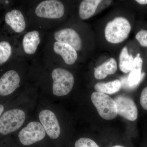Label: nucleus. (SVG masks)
Masks as SVG:
<instances>
[{"label":"nucleus","instance_id":"1","mask_svg":"<svg viewBox=\"0 0 147 147\" xmlns=\"http://www.w3.org/2000/svg\"><path fill=\"white\" fill-rule=\"evenodd\" d=\"M28 78L37 82L41 88L50 90L57 97L68 94L75 82L71 71L40 53L30 62Z\"/></svg>","mask_w":147,"mask_h":147},{"label":"nucleus","instance_id":"2","mask_svg":"<svg viewBox=\"0 0 147 147\" xmlns=\"http://www.w3.org/2000/svg\"><path fill=\"white\" fill-rule=\"evenodd\" d=\"M65 13V5L60 0L27 2L29 29L47 31L56 28Z\"/></svg>","mask_w":147,"mask_h":147},{"label":"nucleus","instance_id":"3","mask_svg":"<svg viewBox=\"0 0 147 147\" xmlns=\"http://www.w3.org/2000/svg\"><path fill=\"white\" fill-rule=\"evenodd\" d=\"M29 28L27 1H16L3 10L0 16L1 34L18 38Z\"/></svg>","mask_w":147,"mask_h":147},{"label":"nucleus","instance_id":"4","mask_svg":"<svg viewBox=\"0 0 147 147\" xmlns=\"http://www.w3.org/2000/svg\"><path fill=\"white\" fill-rule=\"evenodd\" d=\"M30 62L18 58L0 71V96L6 97L21 87L24 78H28Z\"/></svg>","mask_w":147,"mask_h":147},{"label":"nucleus","instance_id":"5","mask_svg":"<svg viewBox=\"0 0 147 147\" xmlns=\"http://www.w3.org/2000/svg\"><path fill=\"white\" fill-rule=\"evenodd\" d=\"M47 31L30 28L18 38L20 58L29 62L34 59L42 51Z\"/></svg>","mask_w":147,"mask_h":147},{"label":"nucleus","instance_id":"6","mask_svg":"<svg viewBox=\"0 0 147 147\" xmlns=\"http://www.w3.org/2000/svg\"><path fill=\"white\" fill-rule=\"evenodd\" d=\"M40 53L57 63L61 59L69 65L74 64L78 58V53L74 48L68 44L57 42L48 37L47 32L45 44Z\"/></svg>","mask_w":147,"mask_h":147},{"label":"nucleus","instance_id":"7","mask_svg":"<svg viewBox=\"0 0 147 147\" xmlns=\"http://www.w3.org/2000/svg\"><path fill=\"white\" fill-rule=\"evenodd\" d=\"M26 118L25 111L13 108L5 111L0 117V136L15 132L24 124Z\"/></svg>","mask_w":147,"mask_h":147},{"label":"nucleus","instance_id":"8","mask_svg":"<svg viewBox=\"0 0 147 147\" xmlns=\"http://www.w3.org/2000/svg\"><path fill=\"white\" fill-rule=\"evenodd\" d=\"M131 30V25L127 19L122 17H117L106 25L105 38L110 43H120L128 37Z\"/></svg>","mask_w":147,"mask_h":147},{"label":"nucleus","instance_id":"9","mask_svg":"<svg viewBox=\"0 0 147 147\" xmlns=\"http://www.w3.org/2000/svg\"><path fill=\"white\" fill-rule=\"evenodd\" d=\"M18 58L20 57L18 38L0 34V71Z\"/></svg>","mask_w":147,"mask_h":147},{"label":"nucleus","instance_id":"10","mask_svg":"<svg viewBox=\"0 0 147 147\" xmlns=\"http://www.w3.org/2000/svg\"><path fill=\"white\" fill-rule=\"evenodd\" d=\"M91 100L101 117L111 120L117 116V109L114 99L108 94L95 92L92 94Z\"/></svg>","mask_w":147,"mask_h":147},{"label":"nucleus","instance_id":"11","mask_svg":"<svg viewBox=\"0 0 147 147\" xmlns=\"http://www.w3.org/2000/svg\"><path fill=\"white\" fill-rule=\"evenodd\" d=\"M47 36L55 41L70 45L77 52L82 50V38L78 32L72 28L57 26L47 30Z\"/></svg>","mask_w":147,"mask_h":147},{"label":"nucleus","instance_id":"12","mask_svg":"<svg viewBox=\"0 0 147 147\" xmlns=\"http://www.w3.org/2000/svg\"><path fill=\"white\" fill-rule=\"evenodd\" d=\"M46 135L45 129L40 123L32 121L19 131L18 138L22 144L28 146L42 141Z\"/></svg>","mask_w":147,"mask_h":147},{"label":"nucleus","instance_id":"13","mask_svg":"<svg viewBox=\"0 0 147 147\" xmlns=\"http://www.w3.org/2000/svg\"><path fill=\"white\" fill-rule=\"evenodd\" d=\"M38 118L48 137L51 139H58L61 134V129L55 113L52 110L44 109L40 112Z\"/></svg>","mask_w":147,"mask_h":147},{"label":"nucleus","instance_id":"14","mask_svg":"<svg viewBox=\"0 0 147 147\" xmlns=\"http://www.w3.org/2000/svg\"><path fill=\"white\" fill-rule=\"evenodd\" d=\"M117 105V113L126 119L136 120L138 117V109L134 100L126 96H119L114 99Z\"/></svg>","mask_w":147,"mask_h":147},{"label":"nucleus","instance_id":"15","mask_svg":"<svg viewBox=\"0 0 147 147\" xmlns=\"http://www.w3.org/2000/svg\"><path fill=\"white\" fill-rule=\"evenodd\" d=\"M94 76L96 79H105L108 75L115 73L117 69V61L114 58H110L109 60L94 68Z\"/></svg>","mask_w":147,"mask_h":147},{"label":"nucleus","instance_id":"16","mask_svg":"<svg viewBox=\"0 0 147 147\" xmlns=\"http://www.w3.org/2000/svg\"><path fill=\"white\" fill-rule=\"evenodd\" d=\"M100 0H84L79 6V14L82 20H86L94 14Z\"/></svg>","mask_w":147,"mask_h":147},{"label":"nucleus","instance_id":"17","mask_svg":"<svg viewBox=\"0 0 147 147\" xmlns=\"http://www.w3.org/2000/svg\"><path fill=\"white\" fill-rule=\"evenodd\" d=\"M121 86V81L117 79L107 83H97L95 85L94 88L96 92L111 94L118 92Z\"/></svg>","mask_w":147,"mask_h":147},{"label":"nucleus","instance_id":"18","mask_svg":"<svg viewBox=\"0 0 147 147\" xmlns=\"http://www.w3.org/2000/svg\"><path fill=\"white\" fill-rule=\"evenodd\" d=\"M134 58L131 55H129L126 47H124L121 51L119 56V68L120 70L124 73H127L130 71Z\"/></svg>","mask_w":147,"mask_h":147},{"label":"nucleus","instance_id":"19","mask_svg":"<svg viewBox=\"0 0 147 147\" xmlns=\"http://www.w3.org/2000/svg\"><path fill=\"white\" fill-rule=\"evenodd\" d=\"M142 70L139 69H133L130 71L128 77L129 86L134 87L140 83L144 76V73H142Z\"/></svg>","mask_w":147,"mask_h":147},{"label":"nucleus","instance_id":"20","mask_svg":"<svg viewBox=\"0 0 147 147\" xmlns=\"http://www.w3.org/2000/svg\"><path fill=\"white\" fill-rule=\"evenodd\" d=\"M74 147H100L92 139L86 137L80 138L75 142Z\"/></svg>","mask_w":147,"mask_h":147},{"label":"nucleus","instance_id":"21","mask_svg":"<svg viewBox=\"0 0 147 147\" xmlns=\"http://www.w3.org/2000/svg\"><path fill=\"white\" fill-rule=\"evenodd\" d=\"M140 45L147 47V30H142L137 33L135 36Z\"/></svg>","mask_w":147,"mask_h":147},{"label":"nucleus","instance_id":"22","mask_svg":"<svg viewBox=\"0 0 147 147\" xmlns=\"http://www.w3.org/2000/svg\"><path fill=\"white\" fill-rule=\"evenodd\" d=\"M140 56V54L138 53L137 56L134 59L133 64L130 71L133 69H139V70H142L143 61V60Z\"/></svg>","mask_w":147,"mask_h":147},{"label":"nucleus","instance_id":"23","mask_svg":"<svg viewBox=\"0 0 147 147\" xmlns=\"http://www.w3.org/2000/svg\"><path fill=\"white\" fill-rule=\"evenodd\" d=\"M140 104L145 110H147V86L143 89L141 93Z\"/></svg>","mask_w":147,"mask_h":147},{"label":"nucleus","instance_id":"24","mask_svg":"<svg viewBox=\"0 0 147 147\" xmlns=\"http://www.w3.org/2000/svg\"><path fill=\"white\" fill-rule=\"evenodd\" d=\"M5 110V106L3 104L0 103V117Z\"/></svg>","mask_w":147,"mask_h":147},{"label":"nucleus","instance_id":"25","mask_svg":"<svg viewBox=\"0 0 147 147\" xmlns=\"http://www.w3.org/2000/svg\"><path fill=\"white\" fill-rule=\"evenodd\" d=\"M137 3L141 5L147 4V0H137L136 1Z\"/></svg>","mask_w":147,"mask_h":147},{"label":"nucleus","instance_id":"26","mask_svg":"<svg viewBox=\"0 0 147 147\" xmlns=\"http://www.w3.org/2000/svg\"><path fill=\"white\" fill-rule=\"evenodd\" d=\"M110 147H126L121 145H115Z\"/></svg>","mask_w":147,"mask_h":147},{"label":"nucleus","instance_id":"27","mask_svg":"<svg viewBox=\"0 0 147 147\" xmlns=\"http://www.w3.org/2000/svg\"><path fill=\"white\" fill-rule=\"evenodd\" d=\"M2 10H0V13H1V12Z\"/></svg>","mask_w":147,"mask_h":147},{"label":"nucleus","instance_id":"28","mask_svg":"<svg viewBox=\"0 0 147 147\" xmlns=\"http://www.w3.org/2000/svg\"><path fill=\"white\" fill-rule=\"evenodd\" d=\"M1 13H0V16H1Z\"/></svg>","mask_w":147,"mask_h":147}]
</instances>
